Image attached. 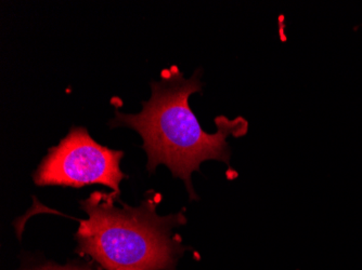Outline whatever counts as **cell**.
<instances>
[{
    "label": "cell",
    "mask_w": 362,
    "mask_h": 270,
    "mask_svg": "<svg viewBox=\"0 0 362 270\" xmlns=\"http://www.w3.org/2000/svg\"><path fill=\"white\" fill-rule=\"evenodd\" d=\"M117 192H95L81 201L88 219L79 221L75 235L78 252L105 270H175L188 247L174 233L186 224L184 212L160 216V196L146 192L137 208L119 200Z\"/></svg>",
    "instance_id": "cell-2"
},
{
    "label": "cell",
    "mask_w": 362,
    "mask_h": 270,
    "mask_svg": "<svg viewBox=\"0 0 362 270\" xmlns=\"http://www.w3.org/2000/svg\"><path fill=\"white\" fill-rule=\"evenodd\" d=\"M124 153L97 143L84 127L71 128L59 145L50 148L33 174L37 186L81 188L100 184L121 194L127 178L121 170Z\"/></svg>",
    "instance_id": "cell-3"
},
{
    "label": "cell",
    "mask_w": 362,
    "mask_h": 270,
    "mask_svg": "<svg viewBox=\"0 0 362 270\" xmlns=\"http://www.w3.org/2000/svg\"><path fill=\"white\" fill-rule=\"evenodd\" d=\"M34 270H93L90 268L79 267V266L74 265H66V266H58V265H47L44 267L37 268Z\"/></svg>",
    "instance_id": "cell-4"
},
{
    "label": "cell",
    "mask_w": 362,
    "mask_h": 270,
    "mask_svg": "<svg viewBox=\"0 0 362 270\" xmlns=\"http://www.w3.org/2000/svg\"><path fill=\"white\" fill-rule=\"evenodd\" d=\"M151 99L142 102L139 113L115 111L110 125L136 130L144 139L146 168L154 172L160 164L168 166L174 178L184 180L190 200H199L191 180L193 172L199 171L207 160L229 166L231 150L227 139L245 135L249 123L243 117L219 116L215 119L216 133H207L201 128L189 105L191 94L202 90L200 70L186 79L178 67H170L162 72L160 81L151 82Z\"/></svg>",
    "instance_id": "cell-1"
}]
</instances>
